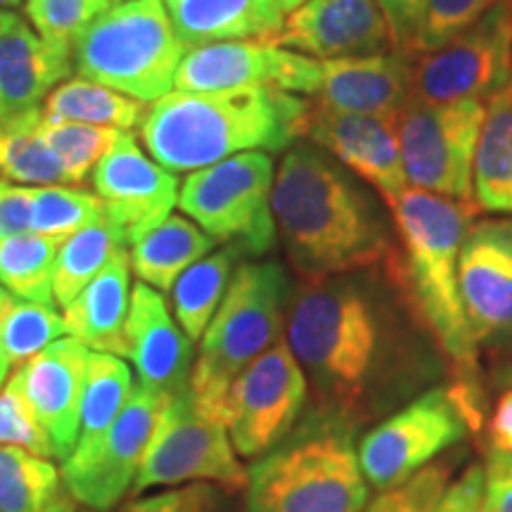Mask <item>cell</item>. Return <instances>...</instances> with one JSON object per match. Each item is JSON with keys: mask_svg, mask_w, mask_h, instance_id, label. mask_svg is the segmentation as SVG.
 <instances>
[{"mask_svg": "<svg viewBox=\"0 0 512 512\" xmlns=\"http://www.w3.org/2000/svg\"><path fill=\"white\" fill-rule=\"evenodd\" d=\"M31 230L50 238L67 240L69 235L107 219L105 204L95 192L67 185H29Z\"/></svg>", "mask_w": 512, "mask_h": 512, "instance_id": "obj_36", "label": "cell"}, {"mask_svg": "<svg viewBox=\"0 0 512 512\" xmlns=\"http://www.w3.org/2000/svg\"><path fill=\"white\" fill-rule=\"evenodd\" d=\"M164 403L162 396L138 384L100 444L88 456L64 460L60 475L72 501L86 510L107 512L131 494Z\"/></svg>", "mask_w": 512, "mask_h": 512, "instance_id": "obj_14", "label": "cell"}, {"mask_svg": "<svg viewBox=\"0 0 512 512\" xmlns=\"http://www.w3.org/2000/svg\"><path fill=\"white\" fill-rule=\"evenodd\" d=\"M38 131H41L50 152L60 159L69 185L86 181L88 174H91L100 159L112 150V145L124 133L117 131V128L46 119L43 114Z\"/></svg>", "mask_w": 512, "mask_h": 512, "instance_id": "obj_37", "label": "cell"}, {"mask_svg": "<svg viewBox=\"0 0 512 512\" xmlns=\"http://www.w3.org/2000/svg\"><path fill=\"white\" fill-rule=\"evenodd\" d=\"M472 200L477 209L512 216V81L486 100L475 152Z\"/></svg>", "mask_w": 512, "mask_h": 512, "instance_id": "obj_27", "label": "cell"}, {"mask_svg": "<svg viewBox=\"0 0 512 512\" xmlns=\"http://www.w3.org/2000/svg\"><path fill=\"white\" fill-rule=\"evenodd\" d=\"M117 512H216V494L209 484H190L185 489L136 498Z\"/></svg>", "mask_w": 512, "mask_h": 512, "instance_id": "obj_42", "label": "cell"}, {"mask_svg": "<svg viewBox=\"0 0 512 512\" xmlns=\"http://www.w3.org/2000/svg\"><path fill=\"white\" fill-rule=\"evenodd\" d=\"M19 22V17L15 15V12L10 10H0V36L8 34V31L15 27V24Z\"/></svg>", "mask_w": 512, "mask_h": 512, "instance_id": "obj_49", "label": "cell"}, {"mask_svg": "<svg viewBox=\"0 0 512 512\" xmlns=\"http://www.w3.org/2000/svg\"><path fill=\"white\" fill-rule=\"evenodd\" d=\"M287 347L320 406L356 425L430 389L444 356L399 287L389 299L354 273L304 280L287 311Z\"/></svg>", "mask_w": 512, "mask_h": 512, "instance_id": "obj_1", "label": "cell"}, {"mask_svg": "<svg viewBox=\"0 0 512 512\" xmlns=\"http://www.w3.org/2000/svg\"><path fill=\"white\" fill-rule=\"evenodd\" d=\"M496 3L498 0H425L415 34V55L441 48Z\"/></svg>", "mask_w": 512, "mask_h": 512, "instance_id": "obj_39", "label": "cell"}, {"mask_svg": "<svg viewBox=\"0 0 512 512\" xmlns=\"http://www.w3.org/2000/svg\"><path fill=\"white\" fill-rule=\"evenodd\" d=\"M287 302L290 278L278 261L235 268L190 373V392L202 408L221 415L230 384L280 342Z\"/></svg>", "mask_w": 512, "mask_h": 512, "instance_id": "obj_6", "label": "cell"}, {"mask_svg": "<svg viewBox=\"0 0 512 512\" xmlns=\"http://www.w3.org/2000/svg\"><path fill=\"white\" fill-rule=\"evenodd\" d=\"M0 384H3V380H0Z\"/></svg>", "mask_w": 512, "mask_h": 512, "instance_id": "obj_55", "label": "cell"}, {"mask_svg": "<svg viewBox=\"0 0 512 512\" xmlns=\"http://www.w3.org/2000/svg\"><path fill=\"white\" fill-rule=\"evenodd\" d=\"M67 335L64 316L55 306L34 302H12L0 318V380H8L12 370L41 354L43 349Z\"/></svg>", "mask_w": 512, "mask_h": 512, "instance_id": "obj_35", "label": "cell"}, {"mask_svg": "<svg viewBox=\"0 0 512 512\" xmlns=\"http://www.w3.org/2000/svg\"><path fill=\"white\" fill-rule=\"evenodd\" d=\"M112 3H124V0H112Z\"/></svg>", "mask_w": 512, "mask_h": 512, "instance_id": "obj_54", "label": "cell"}, {"mask_svg": "<svg viewBox=\"0 0 512 512\" xmlns=\"http://www.w3.org/2000/svg\"><path fill=\"white\" fill-rule=\"evenodd\" d=\"M358 425L320 406L247 470V512H363Z\"/></svg>", "mask_w": 512, "mask_h": 512, "instance_id": "obj_5", "label": "cell"}, {"mask_svg": "<svg viewBox=\"0 0 512 512\" xmlns=\"http://www.w3.org/2000/svg\"><path fill=\"white\" fill-rule=\"evenodd\" d=\"M31 230L29 185H17L0 178V240Z\"/></svg>", "mask_w": 512, "mask_h": 512, "instance_id": "obj_46", "label": "cell"}, {"mask_svg": "<svg viewBox=\"0 0 512 512\" xmlns=\"http://www.w3.org/2000/svg\"><path fill=\"white\" fill-rule=\"evenodd\" d=\"M12 302H15V297H12V294H10L8 290H5L3 285H0V318L5 316V311L10 309Z\"/></svg>", "mask_w": 512, "mask_h": 512, "instance_id": "obj_50", "label": "cell"}, {"mask_svg": "<svg viewBox=\"0 0 512 512\" xmlns=\"http://www.w3.org/2000/svg\"><path fill=\"white\" fill-rule=\"evenodd\" d=\"M484 100H408L396 114V138L408 185L458 202L472 200Z\"/></svg>", "mask_w": 512, "mask_h": 512, "instance_id": "obj_10", "label": "cell"}, {"mask_svg": "<svg viewBox=\"0 0 512 512\" xmlns=\"http://www.w3.org/2000/svg\"><path fill=\"white\" fill-rule=\"evenodd\" d=\"M24 0H0V10H12V8H19Z\"/></svg>", "mask_w": 512, "mask_h": 512, "instance_id": "obj_52", "label": "cell"}, {"mask_svg": "<svg viewBox=\"0 0 512 512\" xmlns=\"http://www.w3.org/2000/svg\"><path fill=\"white\" fill-rule=\"evenodd\" d=\"M185 482H214L228 491L247 486L226 422L202 408L190 387L164 403L131 494Z\"/></svg>", "mask_w": 512, "mask_h": 512, "instance_id": "obj_11", "label": "cell"}, {"mask_svg": "<svg viewBox=\"0 0 512 512\" xmlns=\"http://www.w3.org/2000/svg\"><path fill=\"white\" fill-rule=\"evenodd\" d=\"M302 3H306V0H278V5H280V8H283L285 12L297 10Z\"/></svg>", "mask_w": 512, "mask_h": 512, "instance_id": "obj_51", "label": "cell"}, {"mask_svg": "<svg viewBox=\"0 0 512 512\" xmlns=\"http://www.w3.org/2000/svg\"><path fill=\"white\" fill-rule=\"evenodd\" d=\"M273 178L271 155L240 152L192 171L178 190V207L216 242H226L242 256H264L278 238L271 209Z\"/></svg>", "mask_w": 512, "mask_h": 512, "instance_id": "obj_9", "label": "cell"}, {"mask_svg": "<svg viewBox=\"0 0 512 512\" xmlns=\"http://www.w3.org/2000/svg\"><path fill=\"white\" fill-rule=\"evenodd\" d=\"M479 427L482 394L477 387L434 384L361 439L358 463L363 477L380 491L399 486Z\"/></svg>", "mask_w": 512, "mask_h": 512, "instance_id": "obj_8", "label": "cell"}, {"mask_svg": "<svg viewBox=\"0 0 512 512\" xmlns=\"http://www.w3.org/2000/svg\"><path fill=\"white\" fill-rule=\"evenodd\" d=\"M216 240L185 216H166L162 223L131 242V266L140 283L171 292L192 264L211 254Z\"/></svg>", "mask_w": 512, "mask_h": 512, "instance_id": "obj_26", "label": "cell"}, {"mask_svg": "<svg viewBox=\"0 0 512 512\" xmlns=\"http://www.w3.org/2000/svg\"><path fill=\"white\" fill-rule=\"evenodd\" d=\"M60 470L19 446H0V512H46L60 496Z\"/></svg>", "mask_w": 512, "mask_h": 512, "instance_id": "obj_34", "label": "cell"}, {"mask_svg": "<svg viewBox=\"0 0 512 512\" xmlns=\"http://www.w3.org/2000/svg\"><path fill=\"white\" fill-rule=\"evenodd\" d=\"M491 441L501 451L512 453V389L498 399L491 415Z\"/></svg>", "mask_w": 512, "mask_h": 512, "instance_id": "obj_47", "label": "cell"}, {"mask_svg": "<svg viewBox=\"0 0 512 512\" xmlns=\"http://www.w3.org/2000/svg\"><path fill=\"white\" fill-rule=\"evenodd\" d=\"M64 240L29 230L0 240V285L22 302L55 306V256Z\"/></svg>", "mask_w": 512, "mask_h": 512, "instance_id": "obj_32", "label": "cell"}, {"mask_svg": "<svg viewBox=\"0 0 512 512\" xmlns=\"http://www.w3.org/2000/svg\"><path fill=\"white\" fill-rule=\"evenodd\" d=\"M240 259L242 254L238 249L226 245L219 252H211L197 264H192L176 280L174 290H171V304H174L176 323L192 342L202 339Z\"/></svg>", "mask_w": 512, "mask_h": 512, "instance_id": "obj_30", "label": "cell"}, {"mask_svg": "<svg viewBox=\"0 0 512 512\" xmlns=\"http://www.w3.org/2000/svg\"><path fill=\"white\" fill-rule=\"evenodd\" d=\"M304 136L373 185L387 207H394L408 190L396 138V117L337 112L309 102Z\"/></svg>", "mask_w": 512, "mask_h": 512, "instance_id": "obj_17", "label": "cell"}, {"mask_svg": "<svg viewBox=\"0 0 512 512\" xmlns=\"http://www.w3.org/2000/svg\"><path fill=\"white\" fill-rule=\"evenodd\" d=\"M126 358L133 361L140 387L162 396L164 401L190 387V373L195 366L192 339L171 318L162 294L145 283H138L131 294Z\"/></svg>", "mask_w": 512, "mask_h": 512, "instance_id": "obj_21", "label": "cell"}, {"mask_svg": "<svg viewBox=\"0 0 512 512\" xmlns=\"http://www.w3.org/2000/svg\"><path fill=\"white\" fill-rule=\"evenodd\" d=\"M387 17L389 31H392V46L396 53L415 55V34L425 0H375Z\"/></svg>", "mask_w": 512, "mask_h": 512, "instance_id": "obj_44", "label": "cell"}, {"mask_svg": "<svg viewBox=\"0 0 512 512\" xmlns=\"http://www.w3.org/2000/svg\"><path fill=\"white\" fill-rule=\"evenodd\" d=\"M131 254L128 247L64 309L67 335L100 354L126 358V320L131 311Z\"/></svg>", "mask_w": 512, "mask_h": 512, "instance_id": "obj_25", "label": "cell"}, {"mask_svg": "<svg viewBox=\"0 0 512 512\" xmlns=\"http://www.w3.org/2000/svg\"><path fill=\"white\" fill-rule=\"evenodd\" d=\"M458 283L477 347L512 344V219L470 223L460 247Z\"/></svg>", "mask_w": 512, "mask_h": 512, "instance_id": "obj_16", "label": "cell"}, {"mask_svg": "<svg viewBox=\"0 0 512 512\" xmlns=\"http://www.w3.org/2000/svg\"><path fill=\"white\" fill-rule=\"evenodd\" d=\"M482 512H512V453L496 446L486 456Z\"/></svg>", "mask_w": 512, "mask_h": 512, "instance_id": "obj_43", "label": "cell"}, {"mask_svg": "<svg viewBox=\"0 0 512 512\" xmlns=\"http://www.w3.org/2000/svg\"><path fill=\"white\" fill-rule=\"evenodd\" d=\"M46 512H76V510H74L72 498H69V494L67 496L60 494L53 503H50V508Z\"/></svg>", "mask_w": 512, "mask_h": 512, "instance_id": "obj_48", "label": "cell"}, {"mask_svg": "<svg viewBox=\"0 0 512 512\" xmlns=\"http://www.w3.org/2000/svg\"><path fill=\"white\" fill-rule=\"evenodd\" d=\"M185 53L162 0H124L79 36L74 67L81 79L152 105L171 93Z\"/></svg>", "mask_w": 512, "mask_h": 512, "instance_id": "obj_7", "label": "cell"}, {"mask_svg": "<svg viewBox=\"0 0 512 512\" xmlns=\"http://www.w3.org/2000/svg\"><path fill=\"white\" fill-rule=\"evenodd\" d=\"M88 354L91 349L74 337H60L10 375L46 432L53 458L62 463L79 441Z\"/></svg>", "mask_w": 512, "mask_h": 512, "instance_id": "obj_20", "label": "cell"}, {"mask_svg": "<svg viewBox=\"0 0 512 512\" xmlns=\"http://www.w3.org/2000/svg\"><path fill=\"white\" fill-rule=\"evenodd\" d=\"M389 209L399 249L394 247L384 261L387 275L446 361L458 370L460 382L477 387V380H472L477 375V342L458 283L460 247L477 204L408 188Z\"/></svg>", "mask_w": 512, "mask_h": 512, "instance_id": "obj_4", "label": "cell"}, {"mask_svg": "<svg viewBox=\"0 0 512 512\" xmlns=\"http://www.w3.org/2000/svg\"><path fill=\"white\" fill-rule=\"evenodd\" d=\"M484 467L470 465L456 482L448 484L432 512H482Z\"/></svg>", "mask_w": 512, "mask_h": 512, "instance_id": "obj_45", "label": "cell"}, {"mask_svg": "<svg viewBox=\"0 0 512 512\" xmlns=\"http://www.w3.org/2000/svg\"><path fill=\"white\" fill-rule=\"evenodd\" d=\"M271 209L304 280L349 275L387 261L392 230L375 197L318 145H292L273 178Z\"/></svg>", "mask_w": 512, "mask_h": 512, "instance_id": "obj_2", "label": "cell"}, {"mask_svg": "<svg viewBox=\"0 0 512 512\" xmlns=\"http://www.w3.org/2000/svg\"><path fill=\"white\" fill-rule=\"evenodd\" d=\"M112 5V0H27L24 12L43 41L74 50L83 31Z\"/></svg>", "mask_w": 512, "mask_h": 512, "instance_id": "obj_38", "label": "cell"}, {"mask_svg": "<svg viewBox=\"0 0 512 512\" xmlns=\"http://www.w3.org/2000/svg\"><path fill=\"white\" fill-rule=\"evenodd\" d=\"M93 185L107 219L124 228L128 245L171 216L181 190L176 174L147 157L128 131L93 169Z\"/></svg>", "mask_w": 512, "mask_h": 512, "instance_id": "obj_18", "label": "cell"}, {"mask_svg": "<svg viewBox=\"0 0 512 512\" xmlns=\"http://www.w3.org/2000/svg\"><path fill=\"white\" fill-rule=\"evenodd\" d=\"M510 81L512 0H498L441 48L415 55L411 100L486 102Z\"/></svg>", "mask_w": 512, "mask_h": 512, "instance_id": "obj_12", "label": "cell"}, {"mask_svg": "<svg viewBox=\"0 0 512 512\" xmlns=\"http://www.w3.org/2000/svg\"><path fill=\"white\" fill-rule=\"evenodd\" d=\"M320 74L323 67L318 60L268 41H228L188 50L176 72L174 88L181 93L273 88L316 95Z\"/></svg>", "mask_w": 512, "mask_h": 512, "instance_id": "obj_15", "label": "cell"}, {"mask_svg": "<svg viewBox=\"0 0 512 512\" xmlns=\"http://www.w3.org/2000/svg\"><path fill=\"white\" fill-rule=\"evenodd\" d=\"M309 380L287 342L261 354L230 384L221 406L233 448L259 458L294 430L304 411Z\"/></svg>", "mask_w": 512, "mask_h": 512, "instance_id": "obj_13", "label": "cell"}, {"mask_svg": "<svg viewBox=\"0 0 512 512\" xmlns=\"http://www.w3.org/2000/svg\"><path fill=\"white\" fill-rule=\"evenodd\" d=\"M451 479V465L432 463L408 482L392 486L366 505L363 512H432Z\"/></svg>", "mask_w": 512, "mask_h": 512, "instance_id": "obj_40", "label": "cell"}, {"mask_svg": "<svg viewBox=\"0 0 512 512\" xmlns=\"http://www.w3.org/2000/svg\"><path fill=\"white\" fill-rule=\"evenodd\" d=\"M128 238L124 228L112 219L69 235L57 249L53 271V297L55 304L67 309L79 297V292L117 256L126 249Z\"/></svg>", "mask_w": 512, "mask_h": 512, "instance_id": "obj_29", "label": "cell"}, {"mask_svg": "<svg viewBox=\"0 0 512 512\" xmlns=\"http://www.w3.org/2000/svg\"><path fill=\"white\" fill-rule=\"evenodd\" d=\"M415 55L384 53L370 57L323 60L313 102L337 112L396 117L413 93Z\"/></svg>", "mask_w": 512, "mask_h": 512, "instance_id": "obj_22", "label": "cell"}, {"mask_svg": "<svg viewBox=\"0 0 512 512\" xmlns=\"http://www.w3.org/2000/svg\"><path fill=\"white\" fill-rule=\"evenodd\" d=\"M185 50L228 41H268L283 29L278 0H162Z\"/></svg>", "mask_w": 512, "mask_h": 512, "instance_id": "obj_24", "label": "cell"}, {"mask_svg": "<svg viewBox=\"0 0 512 512\" xmlns=\"http://www.w3.org/2000/svg\"><path fill=\"white\" fill-rule=\"evenodd\" d=\"M145 112V102L88 79L64 81L48 95L41 110L46 119L76 121V124L117 128V131H131L140 126Z\"/></svg>", "mask_w": 512, "mask_h": 512, "instance_id": "obj_31", "label": "cell"}, {"mask_svg": "<svg viewBox=\"0 0 512 512\" xmlns=\"http://www.w3.org/2000/svg\"><path fill=\"white\" fill-rule=\"evenodd\" d=\"M0 446H19L36 456L53 458V446L46 432L38 425L34 411L12 377H8V384L0 392Z\"/></svg>", "mask_w": 512, "mask_h": 512, "instance_id": "obj_41", "label": "cell"}, {"mask_svg": "<svg viewBox=\"0 0 512 512\" xmlns=\"http://www.w3.org/2000/svg\"><path fill=\"white\" fill-rule=\"evenodd\" d=\"M133 375L124 358L91 351L86 366V387L81 401V430L74 453L69 458H83L110 432L121 411L131 399Z\"/></svg>", "mask_w": 512, "mask_h": 512, "instance_id": "obj_28", "label": "cell"}, {"mask_svg": "<svg viewBox=\"0 0 512 512\" xmlns=\"http://www.w3.org/2000/svg\"><path fill=\"white\" fill-rule=\"evenodd\" d=\"M503 382H508V384H512V366L505 370V375H503Z\"/></svg>", "mask_w": 512, "mask_h": 512, "instance_id": "obj_53", "label": "cell"}, {"mask_svg": "<svg viewBox=\"0 0 512 512\" xmlns=\"http://www.w3.org/2000/svg\"><path fill=\"white\" fill-rule=\"evenodd\" d=\"M273 46L323 60L392 53V31L375 0H306L287 12Z\"/></svg>", "mask_w": 512, "mask_h": 512, "instance_id": "obj_19", "label": "cell"}, {"mask_svg": "<svg viewBox=\"0 0 512 512\" xmlns=\"http://www.w3.org/2000/svg\"><path fill=\"white\" fill-rule=\"evenodd\" d=\"M74 69V50L43 41L22 19L0 36V119L38 110Z\"/></svg>", "mask_w": 512, "mask_h": 512, "instance_id": "obj_23", "label": "cell"}, {"mask_svg": "<svg viewBox=\"0 0 512 512\" xmlns=\"http://www.w3.org/2000/svg\"><path fill=\"white\" fill-rule=\"evenodd\" d=\"M41 110L15 119H0V178L22 185H64L60 159L43 140Z\"/></svg>", "mask_w": 512, "mask_h": 512, "instance_id": "obj_33", "label": "cell"}, {"mask_svg": "<svg viewBox=\"0 0 512 512\" xmlns=\"http://www.w3.org/2000/svg\"><path fill=\"white\" fill-rule=\"evenodd\" d=\"M309 102L273 88L171 91L147 107L140 138L171 174H192L240 152H278L304 136Z\"/></svg>", "mask_w": 512, "mask_h": 512, "instance_id": "obj_3", "label": "cell"}]
</instances>
